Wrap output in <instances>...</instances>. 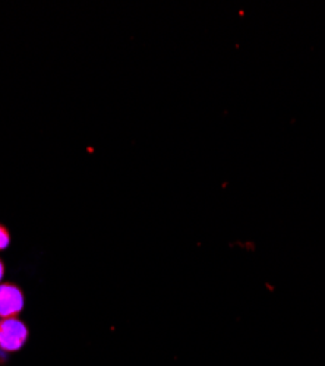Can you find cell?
I'll list each match as a JSON object with an SVG mask.
<instances>
[{
	"label": "cell",
	"instance_id": "obj_1",
	"mask_svg": "<svg viewBox=\"0 0 325 366\" xmlns=\"http://www.w3.org/2000/svg\"><path fill=\"white\" fill-rule=\"evenodd\" d=\"M28 339L26 325L15 318L0 321V349L5 352H16L24 347Z\"/></svg>",
	"mask_w": 325,
	"mask_h": 366
},
{
	"label": "cell",
	"instance_id": "obj_2",
	"mask_svg": "<svg viewBox=\"0 0 325 366\" xmlns=\"http://www.w3.org/2000/svg\"><path fill=\"white\" fill-rule=\"evenodd\" d=\"M25 305L22 290L12 283H0V318L18 317Z\"/></svg>",
	"mask_w": 325,
	"mask_h": 366
},
{
	"label": "cell",
	"instance_id": "obj_3",
	"mask_svg": "<svg viewBox=\"0 0 325 366\" xmlns=\"http://www.w3.org/2000/svg\"><path fill=\"white\" fill-rule=\"evenodd\" d=\"M9 245H11V234L4 224H0V251L6 249Z\"/></svg>",
	"mask_w": 325,
	"mask_h": 366
},
{
	"label": "cell",
	"instance_id": "obj_4",
	"mask_svg": "<svg viewBox=\"0 0 325 366\" xmlns=\"http://www.w3.org/2000/svg\"><path fill=\"white\" fill-rule=\"evenodd\" d=\"M4 274H5V265H4L2 259H0V282H2V279H4Z\"/></svg>",
	"mask_w": 325,
	"mask_h": 366
}]
</instances>
